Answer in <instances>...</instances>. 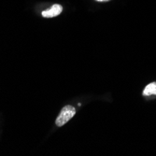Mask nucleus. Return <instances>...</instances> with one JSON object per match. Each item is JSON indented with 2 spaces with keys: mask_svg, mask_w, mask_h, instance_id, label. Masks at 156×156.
<instances>
[{
  "mask_svg": "<svg viewBox=\"0 0 156 156\" xmlns=\"http://www.w3.org/2000/svg\"><path fill=\"white\" fill-rule=\"evenodd\" d=\"M151 94L156 95V82H151V83L148 84L143 91V95H145V96L151 95Z\"/></svg>",
  "mask_w": 156,
  "mask_h": 156,
  "instance_id": "obj_3",
  "label": "nucleus"
},
{
  "mask_svg": "<svg viewBox=\"0 0 156 156\" xmlns=\"http://www.w3.org/2000/svg\"><path fill=\"white\" fill-rule=\"evenodd\" d=\"M76 114V109L74 107L70 106V105H67V106H65L61 112L59 113V115L57 117V119H56V125L61 127L63 126L64 124H66L69 120H71Z\"/></svg>",
  "mask_w": 156,
  "mask_h": 156,
  "instance_id": "obj_1",
  "label": "nucleus"
},
{
  "mask_svg": "<svg viewBox=\"0 0 156 156\" xmlns=\"http://www.w3.org/2000/svg\"><path fill=\"white\" fill-rule=\"evenodd\" d=\"M63 10V7L59 4H54L51 8H50L47 10H44L42 12V16L45 18H52L58 16L59 14H61Z\"/></svg>",
  "mask_w": 156,
  "mask_h": 156,
  "instance_id": "obj_2",
  "label": "nucleus"
},
{
  "mask_svg": "<svg viewBox=\"0 0 156 156\" xmlns=\"http://www.w3.org/2000/svg\"><path fill=\"white\" fill-rule=\"evenodd\" d=\"M96 1H100V2H103V1H108V0H96Z\"/></svg>",
  "mask_w": 156,
  "mask_h": 156,
  "instance_id": "obj_4",
  "label": "nucleus"
}]
</instances>
